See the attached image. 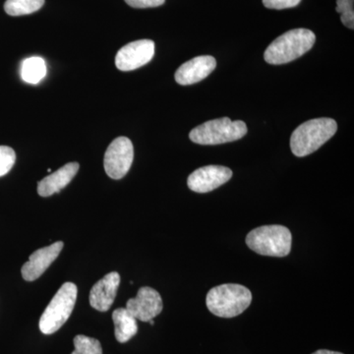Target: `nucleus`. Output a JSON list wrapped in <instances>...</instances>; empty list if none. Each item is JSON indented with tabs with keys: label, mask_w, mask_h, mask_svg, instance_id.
Returning a JSON list of instances; mask_svg holds the SVG:
<instances>
[{
	"label": "nucleus",
	"mask_w": 354,
	"mask_h": 354,
	"mask_svg": "<svg viewBox=\"0 0 354 354\" xmlns=\"http://www.w3.org/2000/svg\"><path fill=\"white\" fill-rule=\"evenodd\" d=\"M316 36L307 29H293L274 39L266 50V62L281 65L293 62L313 48Z\"/></svg>",
	"instance_id": "obj_1"
},
{
	"label": "nucleus",
	"mask_w": 354,
	"mask_h": 354,
	"mask_svg": "<svg viewBox=\"0 0 354 354\" xmlns=\"http://www.w3.org/2000/svg\"><path fill=\"white\" fill-rule=\"evenodd\" d=\"M337 130V122L332 118H315L306 121L291 135V152L298 158L306 157L329 141Z\"/></svg>",
	"instance_id": "obj_2"
},
{
	"label": "nucleus",
	"mask_w": 354,
	"mask_h": 354,
	"mask_svg": "<svg viewBox=\"0 0 354 354\" xmlns=\"http://www.w3.org/2000/svg\"><path fill=\"white\" fill-rule=\"evenodd\" d=\"M252 301V293L236 283H227L212 288L207 295L209 311L221 318H234L241 315Z\"/></svg>",
	"instance_id": "obj_3"
},
{
	"label": "nucleus",
	"mask_w": 354,
	"mask_h": 354,
	"mask_svg": "<svg viewBox=\"0 0 354 354\" xmlns=\"http://www.w3.org/2000/svg\"><path fill=\"white\" fill-rule=\"evenodd\" d=\"M290 230L283 225H264L254 228L246 236V244L251 250L270 257H286L290 253Z\"/></svg>",
	"instance_id": "obj_4"
},
{
	"label": "nucleus",
	"mask_w": 354,
	"mask_h": 354,
	"mask_svg": "<svg viewBox=\"0 0 354 354\" xmlns=\"http://www.w3.org/2000/svg\"><path fill=\"white\" fill-rule=\"evenodd\" d=\"M77 295L75 283L62 286L39 319V330L43 334H55L67 322L75 306Z\"/></svg>",
	"instance_id": "obj_5"
},
{
	"label": "nucleus",
	"mask_w": 354,
	"mask_h": 354,
	"mask_svg": "<svg viewBox=\"0 0 354 354\" xmlns=\"http://www.w3.org/2000/svg\"><path fill=\"white\" fill-rule=\"evenodd\" d=\"M246 133L247 127L243 121L221 118L198 125L190 132L189 138L193 143L200 145H220L241 139Z\"/></svg>",
	"instance_id": "obj_6"
},
{
	"label": "nucleus",
	"mask_w": 354,
	"mask_h": 354,
	"mask_svg": "<svg viewBox=\"0 0 354 354\" xmlns=\"http://www.w3.org/2000/svg\"><path fill=\"white\" fill-rule=\"evenodd\" d=\"M134 158L132 142L127 137H118L111 142L104 153V171L111 178H123L131 167Z\"/></svg>",
	"instance_id": "obj_7"
},
{
	"label": "nucleus",
	"mask_w": 354,
	"mask_h": 354,
	"mask_svg": "<svg viewBox=\"0 0 354 354\" xmlns=\"http://www.w3.org/2000/svg\"><path fill=\"white\" fill-rule=\"evenodd\" d=\"M153 55L155 43L151 39H139L118 50L115 65L120 71H132L149 64L153 59Z\"/></svg>",
	"instance_id": "obj_8"
},
{
	"label": "nucleus",
	"mask_w": 354,
	"mask_h": 354,
	"mask_svg": "<svg viewBox=\"0 0 354 354\" xmlns=\"http://www.w3.org/2000/svg\"><path fill=\"white\" fill-rule=\"evenodd\" d=\"M232 177V169L223 165H207L193 171L187 179L190 190L208 193L227 183Z\"/></svg>",
	"instance_id": "obj_9"
},
{
	"label": "nucleus",
	"mask_w": 354,
	"mask_h": 354,
	"mask_svg": "<svg viewBox=\"0 0 354 354\" xmlns=\"http://www.w3.org/2000/svg\"><path fill=\"white\" fill-rule=\"evenodd\" d=\"M160 293L149 286L140 288L137 297L128 300L127 309L133 317L142 322H150L162 311Z\"/></svg>",
	"instance_id": "obj_10"
},
{
	"label": "nucleus",
	"mask_w": 354,
	"mask_h": 354,
	"mask_svg": "<svg viewBox=\"0 0 354 354\" xmlns=\"http://www.w3.org/2000/svg\"><path fill=\"white\" fill-rule=\"evenodd\" d=\"M64 242L58 241L50 246L38 249V250L32 253L29 257V261L25 263L22 269H21L23 279L26 281H34L38 279L50 268V266L57 260L62 249H64Z\"/></svg>",
	"instance_id": "obj_11"
},
{
	"label": "nucleus",
	"mask_w": 354,
	"mask_h": 354,
	"mask_svg": "<svg viewBox=\"0 0 354 354\" xmlns=\"http://www.w3.org/2000/svg\"><path fill=\"white\" fill-rule=\"evenodd\" d=\"M120 286V276L118 272L106 274L95 283L90 292V304L100 312H106L111 308Z\"/></svg>",
	"instance_id": "obj_12"
},
{
	"label": "nucleus",
	"mask_w": 354,
	"mask_h": 354,
	"mask_svg": "<svg viewBox=\"0 0 354 354\" xmlns=\"http://www.w3.org/2000/svg\"><path fill=\"white\" fill-rule=\"evenodd\" d=\"M216 62L211 55H202L185 62L176 70V81L179 85L187 86L204 80L215 70Z\"/></svg>",
	"instance_id": "obj_13"
},
{
	"label": "nucleus",
	"mask_w": 354,
	"mask_h": 354,
	"mask_svg": "<svg viewBox=\"0 0 354 354\" xmlns=\"http://www.w3.org/2000/svg\"><path fill=\"white\" fill-rule=\"evenodd\" d=\"M79 169H80V165L78 162H69V164L60 167L58 171L44 177L38 183L39 196L50 197L55 193L60 192L71 183Z\"/></svg>",
	"instance_id": "obj_14"
},
{
	"label": "nucleus",
	"mask_w": 354,
	"mask_h": 354,
	"mask_svg": "<svg viewBox=\"0 0 354 354\" xmlns=\"http://www.w3.org/2000/svg\"><path fill=\"white\" fill-rule=\"evenodd\" d=\"M114 335L120 344L127 342L138 332L137 319L127 308H118L113 313Z\"/></svg>",
	"instance_id": "obj_15"
},
{
	"label": "nucleus",
	"mask_w": 354,
	"mask_h": 354,
	"mask_svg": "<svg viewBox=\"0 0 354 354\" xmlns=\"http://www.w3.org/2000/svg\"><path fill=\"white\" fill-rule=\"evenodd\" d=\"M46 74V62L41 57H34L27 58L23 62L21 68V76L25 82L38 84L41 82Z\"/></svg>",
	"instance_id": "obj_16"
},
{
	"label": "nucleus",
	"mask_w": 354,
	"mask_h": 354,
	"mask_svg": "<svg viewBox=\"0 0 354 354\" xmlns=\"http://www.w3.org/2000/svg\"><path fill=\"white\" fill-rule=\"evenodd\" d=\"M44 0H6L4 10L10 16L28 15L44 6Z\"/></svg>",
	"instance_id": "obj_17"
},
{
	"label": "nucleus",
	"mask_w": 354,
	"mask_h": 354,
	"mask_svg": "<svg viewBox=\"0 0 354 354\" xmlns=\"http://www.w3.org/2000/svg\"><path fill=\"white\" fill-rule=\"evenodd\" d=\"M75 351L71 354H102L101 342L93 337L78 335L74 337Z\"/></svg>",
	"instance_id": "obj_18"
},
{
	"label": "nucleus",
	"mask_w": 354,
	"mask_h": 354,
	"mask_svg": "<svg viewBox=\"0 0 354 354\" xmlns=\"http://www.w3.org/2000/svg\"><path fill=\"white\" fill-rule=\"evenodd\" d=\"M337 13L341 14L342 24L349 29H354V0H337Z\"/></svg>",
	"instance_id": "obj_19"
},
{
	"label": "nucleus",
	"mask_w": 354,
	"mask_h": 354,
	"mask_svg": "<svg viewBox=\"0 0 354 354\" xmlns=\"http://www.w3.org/2000/svg\"><path fill=\"white\" fill-rule=\"evenodd\" d=\"M16 162V153L12 148L0 146V177L6 176Z\"/></svg>",
	"instance_id": "obj_20"
},
{
	"label": "nucleus",
	"mask_w": 354,
	"mask_h": 354,
	"mask_svg": "<svg viewBox=\"0 0 354 354\" xmlns=\"http://www.w3.org/2000/svg\"><path fill=\"white\" fill-rule=\"evenodd\" d=\"M301 2V0H263V4L269 9H281L292 8L297 6Z\"/></svg>",
	"instance_id": "obj_21"
},
{
	"label": "nucleus",
	"mask_w": 354,
	"mask_h": 354,
	"mask_svg": "<svg viewBox=\"0 0 354 354\" xmlns=\"http://www.w3.org/2000/svg\"><path fill=\"white\" fill-rule=\"evenodd\" d=\"M165 0H125V2L134 8H151L162 6Z\"/></svg>",
	"instance_id": "obj_22"
},
{
	"label": "nucleus",
	"mask_w": 354,
	"mask_h": 354,
	"mask_svg": "<svg viewBox=\"0 0 354 354\" xmlns=\"http://www.w3.org/2000/svg\"><path fill=\"white\" fill-rule=\"evenodd\" d=\"M312 354H344L342 353H337V351H328V349H319L315 353Z\"/></svg>",
	"instance_id": "obj_23"
}]
</instances>
